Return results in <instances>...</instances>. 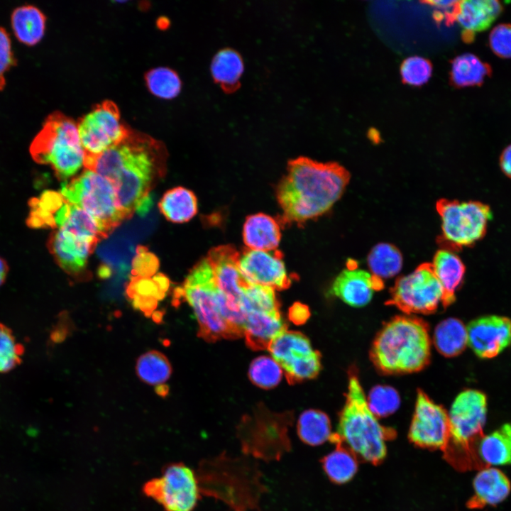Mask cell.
<instances>
[{
    "label": "cell",
    "instance_id": "6da1fadb",
    "mask_svg": "<svg viewBox=\"0 0 511 511\" xmlns=\"http://www.w3.org/2000/svg\"><path fill=\"white\" fill-rule=\"evenodd\" d=\"M165 152L151 137L130 131L121 143L84 165L108 180L115 189L117 205L125 219L134 213L145 216L153 204L150 191L164 175Z\"/></svg>",
    "mask_w": 511,
    "mask_h": 511
},
{
    "label": "cell",
    "instance_id": "7a4b0ae2",
    "mask_svg": "<svg viewBox=\"0 0 511 511\" xmlns=\"http://www.w3.org/2000/svg\"><path fill=\"white\" fill-rule=\"evenodd\" d=\"M350 178L349 172L336 162L303 156L289 160L276 189L282 222L301 225L326 214L341 198Z\"/></svg>",
    "mask_w": 511,
    "mask_h": 511
},
{
    "label": "cell",
    "instance_id": "3957f363",
    "mask_svg": "<svg viewBox=\"0 0 511 511\" xmlns=\"http://www.w3.org/2000/svg\"><path fill=\"white\" fill-rule=\"evenodd\" d=\"M427 323L418 317L397 316L384 324L373 343L370 357L384 374L417 372L429 362Z\"/></svg>",
    "mask_w": 511,
    "mask_h": 511
},
{
    "label": "cell",
    "instance_id": "277c9868",
    "mask_svg": "<svg viewBox=\"0 0 511 511\" xmlns=\"http://www.w3.org/2000/svg\"><path fill=\"white\" fill-rule=\"evenodd\" d=\"M395 436V431L382 425L370 411L359 380L351 372L337 430L329 441L347 449L358 460L378 464L386 456V441Z\"/></svg>",
    "mask_w": 511,
    "mask_h": 511
},
{
    "label": "cell",
    "instance_id": "5b68a950",
    "mask_svg": "<svg viewBox=\"0 0 511 511\" xmlns=\"http://www.w3.org/2000/svg\"><path fill=\"white\" fill-rule=\"evenodd\" d=\"M486 414V396L479 390H463L454 400L449 413V440L444 452L455 468L466 471L488 467L478 454Z\"/></svg>",
    "mask_w": 511,
    "mask_h": 511
},
{
    "label": "cell",
    "instance_id": "8992f818",
    "mask_svg": "<svg viewBox=\"0 0 511 511\" xmlns=\"http://www.w3.org/2000/svg\"><path fill=\"white\" fill-rule=\"evenodd\" d=\"M29 152L35 162L50 165L62 180L76 174L85 159L77 124L59 111L45 119L30 145Z\"/></svg>",
    "mask_w": 511,
    "mask_h": 511
},
{
    "label": "cell",
    "instance_id": "52a82bcc",
    "mask_svg": "<svg viewBox=\"0 0 511 511\" xmlns=\"http://www.w3.org/2000/svg\"><path fill=\"white\" fill-rule=\"evenodd\" d=\"M174 296L177 300L183 299L192 307L199 325L198 335L204 341L241 337L221 314L218 289L206 257L193 267Z\"/></svg>",
    "mask_w": 511,
    "mask_h": 511
},
{
    "label": "cell",
    "instance_id": "ba28073f",
    "mask_svg": "<svg viewBox=\"0 0 511 511\" xmlns=\"http://www.w3.org/2000/svg\"><path fill=\"white\" fill-rule=\"evenodd\" d=\"M436 209L441 220L442 233L437 242L442 249L453 252L471 247L482 239L493 217L490 207L478 201L440 199Z\"/></svg>",
    "mask_w": 511,
    "mask_h": 511
},
{
    "label": "cell",
    "instance_id": "9c48e42d",
    "mask_svg": "<svg viewBox=\"0 0 511 511\" xmlns=\"http://www.w3.org/2000/svg\"><path fill=\"white\" fill-rule=\"evenodd\" d=\"M60 194L66 201L91 215L106 238L125 220L118 207L113 185L92 170L86 169L70 182H63Z\"/></svg>",
    "mask_w": 511,
    "mask_h": 511
},
{
    "label": "cell",
    "instance_id": "30bf717a",
    "mask_svg": "<svg viewBox=\"0 0 511 511\" xmlns=\"http://www.w3.org/2000/svg\"><path fill=\"white\" fill-rule=\"evenodd\" d=\"M390 292L385 304L395 306L407 314H432L444 296L432 263H423L411 273L398 278Z\"/></svg>",
    "mask_w": 511,
    "mask_h": 511
},
{
    "label": "cell",
    "instance_id": "8fae6325",
    "mask_svg": "<svg viewBox=\"0 0 511 511\" xmlns=\"http://www.w3.org/2000/svg\"><path fill=\"white\" fill-rule=\"evenodd\" d=\"M271 357L281 366L290 384L315 378L321 370V356L303 334L287 329L268 347Z\"/></svg>",
    "mask_w": 511,
    "mask_h": 511
},
{
    "label": "cell",
    "instance_id": "7c38bea8",
    "mask_svg": "<svg viewBox=\"0 0 511 511\" xmlns=\"http://www.w3.org/2000/svg\"><path fill=\"white\" fill-rule=\"evenodd\" d=\"M77 128L85 157L101 154L124 140L131 131L123 124L117 106L108 100L82 118Z\"/></svg>",
    "mask_w": 511,
    "mask_h": 511
},
{
    "label": "cell",
    "instance_id": "4fadbf2b",
    "mask_svg": "<svg viewBox=\"0 0 511 511\" xmlns=\"http://www.w3.org/2000/svg\"><path fill=\"white\" fill-rule=\"evenodd\" d=\"M144 492L165 511H192L199 496L194 471L181 463L166 467L160 477L145 485Z\"/></svg>",
    "mask_w": 511,
    "mask_h": 511
},
{
    "label": "cell",
    "instance_id": "5bb4252c",
    "mask_svg": "<svg viewBox=\"0 0 511 511\" xmlns=\"http://www.w3.org/2000/svg\"><path fill=\"white\" fill-rule=\"evenodd\" d=\"M449 414L418 390L409 439L416 446L444 451L449 440Z\"/></svg>",
    "mask_w": 511,
    "mask_h": 511
},
{
    "label": "cell",
    "instance_id": "9a60e30c",
    "mask_svg": "<svg viewBox=\"0 0 511 511\" xmlns=\"http://www.w3.org/2000/svg\"><path fill=\"white\" fill-rule=\"evenodd\" d=\"M238 267L243 277L251 284L266 286L275 290L289 288L292 278L288 274L283 254L248 249L240 253Z\"/></svg>",
    "mask_w": 511,
    "mask_h": 511
},
{
    "label": "cell",
    "instance_id": "2e32d148",
    "mask_svg": "<svg viewBox=\"0 0 511 511\" xmlns=\"http://www.w3.org/2000/svg\"><path fill=\"white\" fill-rule=\"evenodd\" d=\"M239 257L240 253L232 245L214 247L206 256L211 267L217 289L231 307L244 314L241 298L250 283L240 272Z\"/></svg>",
    "mask_w": 511,
    "mask_h": 511
},
{
    "label": "cell",
    "instance_id": "e0dca14e",
    "mask_svg": "<svg viewBox=\"0 0 511 511\" xmlns=\"http://www.w3.org/2000/svg\"><path fill=\"white\" fill-rule=\"evenodd\" d=\"M466 329L468 345L480 358H493L511 344V320L507 317H480L471 322Z\"/></svg>",
    "mask_w": 511,
    "mask_h": 511
},
{
    "label": "cell",
    "instance_id": "ac0fdd59",
    "mask_svg": "<svg viewBox=\"0 0 511 511\" xmlns=\"http://www.w3.org/2000/svg\"><path fill=\"white\" fill-rule=\"evenodd\" d=\"M97 245L60 228L51 233L48 242V249L57 263L72 276L84 273L88 258Z\"/></svg>",
    "mask_w": 511,
    "mask_h": 511
},
{
    "label": "cell",
    "instance_id": "d6986e66",
    "mask_svg": "<svg viewBox=\"0 0 511 511\" xmlns=\"http://www.w3.org/2000/svg\"><path fill=\"white\" fill-rule=\"evenodd\" d=\"M383 287L381 278L356 267H347L335 278L331 291L348 305L361 307L371 300L375 291Z\"/></svg>",
    "mask_w": 511,
    "mask_h": 511
},
{
    "label": "cell",
    "instance_id": "ffe728a7",
    "mask_svg": "<svg viewBox=\"0 0 511 511\" xmlns=\"http://www.w3.org/2000/svg\"><path fill=\"white\" fill-rule=\"evenodd\" d=\"M285 330L280 309L250 311L245 314L243 336L254 351L268 349L271 341Z\"/></svg>",
    "mask_w": 511,
    "mask_h": 511
},
{
    "label": "cell",
    "instance_id": "44dd1931",
    "mask_svg": "<svg viewBox=\"0 0 511 511\" xmlns=\"http://www.w3.org/2000/svg\"><path fill=\"white\" fill-rule=\"evenodd\" d=\"M473 487L474 493L467 502V507L473 510L497 505L508 497L511 490L507 476L500 469L490 466L478 470Z\"/></svg>",
    "mask_w": 511,
    "mask_h": 511
},
{
    "label": "cell",
    "instance_id": "7402d4cb",
    "mask_svg": "<svg viewBox=\"0 0 511 511\" xmlns=\"http://www.w3.org/2000/svg\"><path fill=\"white\" fill-rule=\"evenodd\" d=\"M502 11V5L495 0L458 1L456 18L463 28L465 40L473 39L476 32L489 28Z\"/></svg>",
    "mask_w": 511,
    "mask_h": 511
},
{
    "label": "cell",
    "instance_id": "603a6c76",
    "mask_svg": "<svg viewBox=\"0 0 511 511\" xmlns=\"http://www.w3.org/2000/svg\"><path fill=\"white\" fill-rule=\"evenodd\" d=\"M170 285V280L162 273L150 278L131 276L126 292L133 307L150 317L158 302L164 299Z\"/></svg>",
    "mask_w": 511,
    "mask_h": 511
},
{
    "label": "cell",
    "instance_id": "cb8c5ba5",
    "mask_svg": "<svg viewBox=\"0 0 511 511\" xmlns=\"http://www.w3.org/2000/svg\"><path fill=\"white\" fill-rule=\"evenodd\" d=\"M281 239L279 222L272 216L258 213L248 216L243 227V240L248 249L276 250Z\"/></svg>",
    "mask_w": 511,
    "mask_h": 511
},
{
    "label": "cell",
    "instance_id": "d4e9b609",
    "mask_svg": "<svg viewBox=\"0 0 511 511\" xmlns=\"http://www.w3.org/2000/svg\"><path fill=\"white\" fill-rule=\"evenodd\" d=\"M432 264L444 290L441 304L446 307L455 300V292L462 283L466 267L455 252L445 249L436 252Z\"/></svg>",
    "mask_w": 511,
    "mask_h": 511
},
{
    "label": "cell",
    "instance_id": "484cf974",
    "mask_svg": "<svg viewBox=\"0 0 511 511\" xmlns=\"http://www.w3.org/2000/svg\"><path fill=\"white\" fill-rule=\"evenodd\" d=\"M55 222L57 229H65L97 243L106 238L97 221L91 215L83 209L66 200L57 211L55 216Z\"/></svg>",
    "mask_w": 511,
    "mask_h": 511
},
{
    "label": "cell",
    "instance_id": "4316f807",
    "mask_svg": "<svg viewBox=\"0 0 511 511\" xmlns=\"http://www.w3.org/2000/svg\"><path fill=\"white\" fill-rule=\"evenodd\" d=\"M11 27L18 41L28 46L38 43L45 34L46 17L36 6L16 8L11 16Z\"/></svg>",
    "mask_w": 511,
    "mask_h": 511
},
{
    "label": "cell",
    "instance_id": "83f0119b",
    "mask_svg": "<svg viewBox=\"0 0 511 511\" xmlns=\"http://www.w3.org/2000/svg\"><path fill=\"white\" fill-rule=\"evenodd\" d=\"M210 69L214 81L226 93H233L239 88L244 66L241 55L235 50L224 48L218 51Z\"/></svg>",
    "mask_w": 511,
    "mask_h": 511
},
{
    "label": "cell",
    "instance_id": "f1b7e54d",
    "mask_svg": "<svg viewBox=\"0 0 511 511\" xmlns=\"http://www.w3.org/2000/svg\"><path fill=\"white\" fill-rule=\"evenodd\" d=\"M478 454L485 466L511 465V422L484 435L478 444Z\"/></svg>",
    "mask_w": 511,
    "mask_h": 511
},
{
    "label": "cell",
    "instance_id": "f546056e",
    "mask_svg": "<svg viewBox=\"0 0 511 511\" xmlns=\"http://www.w3.org/2000/svg\"><path fill=\"white\" fill-rule=\"evenodd\" d=\"M158 207L164 216L173 223L189 221L198 210L195 194L183 187H174L167 191Z\"/></svg>",
    "mask_w": 511,
    "mask_h": 511
},
{
    "label": "cell",
    "instance_id": "4dcf8cb0",
    "mask_svg": "<svg viewBox=\"0 0 511 511\" xmlns=\"http://www.w3.org/2000/svg\"><path fill=\"white\" fill-rule=\"evenodd\" d=\"M434 344L437 351L445 357L460 354L468 344L467 329L456 318H448L435 328Z\"/></svg>",
    "mask_w": 511,
    "mask_h": 511
},
{
    "label": "cell",
    "instance_id": "1f68e13d",
    "mask_svg": "<svg viewBox=\"0 0 511 511\" xmlns=\"http://www.w3.org/2000/svg\"><path fill=\"white\" fill-rule=\"evenodd\" d=\"M451 68L450 80L457 87L481 84L490 71L488 64L471 53L457 56L452 61Z\"/></svg>",
    "mask_w": 511,
    "mask_h": 511
},
{
    "label": "cell",
    "instance_id": "d6a6232c",
    "mask_svg": "<svg viewBox=\"0 0 511 511\" xmlns=\"http://www.w3.org/2000/svg\"><path fill=\"white\" fill-rule=\"evenodd\" d=\"M297 431L301 441L310 446H318L329 441L333 434L327 414L314 409L305 410L300 415Z\"/></svg>",
    "mask_w": 511,
    "mask_h": 511
},
{
    "label": "cell",
    "instance_id": "836d02e7",
    "mask_svg": "<svg viewBox=\"0 0 511 511\" xmlns=\"http://www.w3.org/2000/svg\"><path fill=\"white\" fill-rule=\"evenodd\" d=\"M65 199L60 192L45 191L29 201L31 211L27 224L33 228H56L55 216Z\"/></svg>",
    "mask_w": 511,
    "mask_h": 511
},
{
    "label": "cell",
    "instance_id": "e575fe53",
    "mask_svg": "<svg viewBox=\"0 0 511 511\" xmlns=\"http://www.w3.org/2000/svg\"><path fill=\"white\" fill-rule=\"evenodd\" d=\"M136 371L141 380L156 387L164 385L170 378L172 366L163 353L152 350L138 357Z\"/></svg>",
    "mask_w": 511,
    "mask_h": 511
},
{
    "label": "cell",
    "instance_id": "d590c367",
    "mask_svg": "<svg viewBox=\"0 0 511 511\" xmlns=\"http://www.w3.org/2000/svg\"><path fill=\"white\" fill-rule=\"evenodd\" d=\"M402 256L394 245L378 243L368 256V264L371 273L383 280L397 275L402 267Z\"/></svg>",
    "mask_w": 511,
    "mask_h": 511
},
{
    "label": "cell",
    "instance_id": "8d00e7d4",
    "mask_svg": "<svg viewBox=\"0 0 511 511\" xmlns=\"http://www.w3.org/2000/svg\"><path fill=\"white\" fill-rule=\"evenodd\" d=\"M322 462L329 478L339 484L351 480L358 470L357 458L340 445H336V449L325 456Z\"/></svg>",
    "mask_w": 511,
    "mask_h": 511
},
{
    "label": "cell",
    "instance_id": "74e56055",
    "mask_svg": "<svg viewBox=\"0 0 511 511\" xmlns=\"http://www.w3.org/2000/svg\"><path fill=\"white\" fill-rule=\"evenodd\" d=\"M148 90L155 97L171 99L180 92L182 82L177 73L168 67H156L145 75Z\"/></svg>",
    "mask_w": 511,
    "mask_h": 511
},
{
    "label": "cell",
    "instance_id": "f35d334b",
    "mask_svg": "<svg viewBox=\"0 0 511 511\" xmlns=\"http://www.w3.org/2000/svg\"><path fill=\"white\" fill-rule=\"evenodd\" d=\"M283 370L271 356H261L255 358L248 370L250 380L263 389L277 386L282 377Z\"/></svg>",
    "mask_w": 511,
    "mask_h": 511
},
{
    "label": "cell",
    "instance_id": "ab89813d",
    "mask_svg": "<svg viewBox=\"0 0 511 511\" xmlns=\"http://www.w3.org/2000/svg\"><path fill=\"white\" fill-rule=\"evenodd\" d=\"M23 353V345L9 326L0 322V373L16 368L22 362Z\"/></svg>",
    "mask_w": 511,
    "mask_h": 511
},
{
    "label": "cell",
    "instance_id": "60d3db41",
    "mask_svg": "<svg viewBox=\"0 0 511 511\" xmlns=\"http://www.w3.org/2000/svg\"><path fill=\"white\" fill-rule=\"evenodd\" d=\"M366 399L370 411L375 417H386L392 414L400 402L397 392L386 385L374 387Z\"/></svg>",
    "mask_w": 511,
    "mask_h": 511
},
{
    "label": "cell",
    "instance_id": "b9f144b4",
    "mask_svg": "<svg viewBox=\"0 0 511 511\" xmlns=\"http://www.w3.org/2000/svg\"><path fill=\"white\" fill-rule=\"evenodd\" d=\"M431 62L422 57L412 56L406 58L400 66L402 82L412 86H421L431 77Z\"/></svg>",
    "mask_w": 511,
    "mask_h": 511
},
{
    "label": "cell",
    "instance_id": "7bdbcfd3",
    "mask_svg": "<svg viewBox=\"0 0 511 511\" xmlns=\"http://www.w3.org/2000/svg\"><path fill=\"white\" fill-rule=\"evenodd\" d=\"M159 268V260L148 248L138 246L132 261L131 276L150 278L155 275Z\"/></svg>",
    "mask_w": 511,
    "mask_h": 511
},
{
    "label": "cell",
    "instance_id": "ee69618b",
    "mask_svg": "<svg viewBox=\"0 0 511 511\" xmlns=\"http://www.w3.org/2000/svg\"><path fill=\"white\" fill-rule=\"evenodd\" d=\"M489 45L493 53L503 58H511V24L501 23L491 31Z\"/></svg>",
    "mask_w": 511,
    "mask_h": 511
},
{
    "label": "cell",
    "instance_id": "f6af8a7d",
    "mask_svg": "<svg viewBox=\"0 0 511 511\" xmlns=\"http://www.w3.org/2000/svg\"><path fill=\"white\" fill-rule=\"evenodd\" d=\"M16 65L11 41L8 32L0 27V91L6 85L5 74L13 66Z\"/></svg>",
    "mask_w": 511,
    "mask_h": 511
},
{
    "label": "cell",
    "instance_id": "bcb514c9",
    "mask_svg": "<svg viewBox=\"0 0 511 511\" xmlns=\"http://www.w3.org/2000/svg\"><path fill=\"white\" fill-rule=\"evenodd\" d=\"M422 3L435 8L433 18L436 22L444 21L450 25L455 21L458 1H424Z\"/></svg>",
    "mask_w": 511,
    "mask_h": 511
},
{
    "label": "cell",
    "instance_id": "7dc6e473",
    "mask_svg": "<svg viewBox=\"0 0 511 511\" xmlns=\"http://www.w3.org/2000/svg\"><path fill=\"white\" fill-rule=\"evenodd\" d=\"M310 317L309 307L300 302H295L288 311V317L295 324H304Z\"/></svg>",
    "mask_w": 511,
    "mask_h": 511
},
{
    "label": "cell",
    "instance_id": "c3c4849f",
    "mask_svg": "<svg viewBox=\"0 0 511 511\" xmlns=\"http://www.w3.org/2000/svg\"><path fill=\"white\" fill-rule=\"evenodd\" d=\"M65 318L64 314H62V316L59 317L57 324L51 331L50 338L54 343L62 341L67 335V326L65 325L67 322Z\"/></svg>",
    "mask_w": 511,
    "mask_h": 511
},
{
    "label": "cell",
    "instance_id": "681fc988",
    "mask_svg": "<svg viewBox=\"0 0 511 511\" xmlns=\"http://www.w3.org/2000/svg\"><path fill=\"white\" fill-rule=\"evenodd\" d=\"M500 166L504 174L511 178V145L506 147L500 158Z\"/></svg>",
    "mask_w": 511,
    "mask_h": 511
},
{
    "label": "cell",
    "instance_id": "f907efd6",
    "mask_svg": "<svg viewBox=\"0 0 511 511\" xmlns=\"http://www.w3.org/2000/svg\"><path fill=\"white\" fill-rule=\"evenodd\" d=\"M9 270V267L6 260L0 256V287L5 282Z\"/></svg>",
    "mask_w": 511,
    "mask_h": 511
},
{
    "label": "cell",
    "instance_id": "816d5d0a",
    "mask_svg": "<svg viewBox=\"0 0 511 511\" xmlns=\"http://www.w3.org/2000/svg\"><path fill=\"white\" fill-rule=\"evenodd\" d=\"M155 392L160 396H165L168 392V388L166 385H161L156 386Z\"/></svg>",
    "mask_w": 511,
    "mask_h": 511
}]
</instances>
